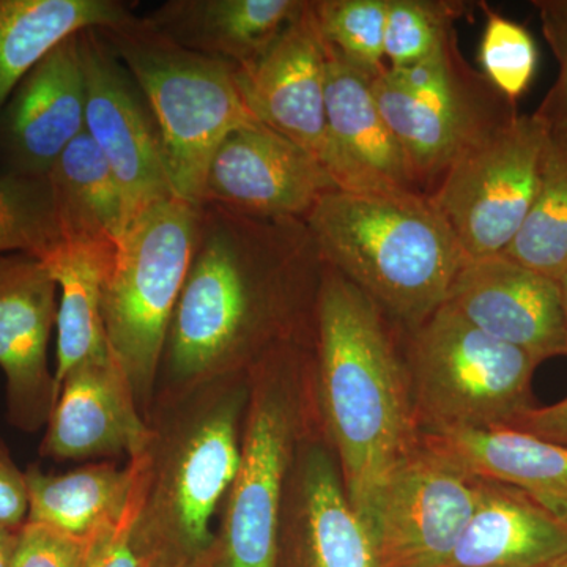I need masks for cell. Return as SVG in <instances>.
I'll return each mask as SVG.
<instances>
[{"mask_svg": "<svg viewBox=\"0 0 567 567\" xmlns=\"http://www.w3.org/2000/svg\"><path fill=\"white\" fill-rule=\"evenodd\" d=\"M18 532L20 528L0 527V567H10L14 546H17Z\"/></svg>", "mask_w": 567, "mask_h": 567, "instance_id": "cell-38", "label": "cell"}, {"mask_svg": "<svg viewBox=\"0 0 567 567\" xmlns=\"http://www.w3.org/2000/svg\"><path fill=\"white\" fill-rule=\"evenodd\" d=\"M559 295H561L563 317H565L566 328V354H567V270L558 279Z\"/></svg>", "mask_w": 567, "mask_h": 567, "instance_id": "cell-39", "label": "cell"}, {"mask_svg": "<svg viewBox=\"0 0 567 567\" xmlns=\"http://www.w3.org/2000/svg\"><path fill=\"white\" fill-rule=\"evenodd\" d=\"M470 475L522 488L567 516V446L511 427L420 432Z\"/></svg>", "mask_w": 567, "mask_h": 567, "instance_id": "cell-23", "label": "cell"}, {"mask_svg": "<svg viewBox=\"0 0 567 567\" xmlns=\"http://www.w3.org/2000/svg\"><path fill=\"white\" fill-rule=\"evenodd\" d=\"M333 177L295 142L251 121L216 148L205 175L203 205L264 219H301L327 194Z\"/></svg>", "mask_w": 567, "mask_h": 567, "instance_id": "cell-13", "label": "cell"}, {"mask_svg": "<svg viewBox=\"0 0 567 567\" xmlns=\"http://www.w3.org/2000/svg\"><path fill=\"white\" fill-rule=\"evenodd\" d=\"M28 522L47 525L78 539L96 540L125 516L136 487V461L128 465L92 464L62 475L31 465Z\"/></svg>", "mask_w": 567, "mask_h": 567, "instance_id": "cell-26", "label": "cell"}, {"mask_svg": "<svg viewBox=\"0 0 567 567\" xmlns=\"http://www.w3.org/2000/svg\"><path fill=\"white\" fill-rule=\"evenodd\" d=\"M548 48L558 62V76L535 115L550 133L567 134V0H533Z\"/></svg>", "mask_w": 567, "mask_h": 567, "instance_id": "cell-33", "label": "cell"}, {"mask_svg": "<svg viewBox=\"0 0 567 567\" xmlns=\"http://www.w3.org/2000/svg\"><path fill=\"white\" fill-rule=\"evenodd\" d=\"M117 244L102 240H61L40 257L61 290L58 308L55 383L78 365L112 353L103 320L104 290Z\"/></svg>", "mask_w": 567, "mask_h": 567, "instance_id": "cell-24", "label": "cell"}, {"mask_svg": "<svg viewBox=\"0 0 567 567\" xmlns=\"http://www.w3.org/2000/svg\"><path fill=\"white\" fill-rule=\"evenodd\" d=\"M328 267L406 333L445 303L466 257L421 193L327 194L306 216Z\"/></svg>", "mask_w": 567, "mask_h": 567, "instance_id": "cell-3", "label": "cell"}, {"mask_svg": "<svg viewBox=\"0 0 567 567\" xmlns=\"http://www.w3.org/2000/svg\"><path fill=\"white\" fill-rule=\"evenodd\" d=\"M153 429L114 353L74 368L59 386V398L41 454L55 461L126 456L148 450Z\"/></svg>", "mask_w": 567, "mask_h": 567, "instance_id": "cell-18", "label": "cell"}, {"mask_svg": "<svg viewBox=\"0 0 567 567\" xmlns=\"http://www.w3.org/2000/svg\"><path fill=\"white\" fill-rule=\"evenodd\" d=\"M29 496L24 472L0 445V527L18 529L28 522Z\"/></svg>", "mask_w": 567, "mask_h": 567, "instance_id": "cell-36", "label": "cell"}, {"mask_svg": "<svg viewBox=\"0 0 567 567\" xmlns=\"http://www.w3.org/2000/svg\"><path fill=\"white\" fill-rule=\"evenodd\" d=\"M62 240L48 175H0V256H44Z\"/></svg>", "mask_w": 567, "mask_h": 567, "instance_id": "cell-29", "label": "cell"}, {"mask_svg": "<svg viewBox=\"0 0 567 567\" xmlns=\"http://www.w3.org/2000/svg\"><path fill=\"white\" fill-rule=\"evenodd\" d=\"M240 388L208 391L142 454L134 533L156 567H203L215 544L212 522L241 462Z\"/></svg>", "mask_w": 567, "mask_h": 567, "instance_id": "cell-4", "label": "cell"}, {"mask_svg": "<svg viewBox=\"0 0 567 567\" xmlns=\"http://www.w3.org/2000/svg\"><path fill=\"white\" fill-rule=\"evenodd\" d=\"M308 0H169L144 20L183 50L246 70L259 61Z\"/></svg>", "mask_w": 567, "mask_h": 567, "instance_id": "cell-22", "label": "cell"}, {"mask_svg": "<svg viewBox=\"0 0 567 567\" xmlns=\"http://www.w3.org/2000/svg\"><path fill=\"white\" fill-rule=\"evenodd\" d=\"M95 543L25 522L18 532L10 567H89Z\"/></svg>", "mask_w": 567, "mask_h": 567, "instance_id": "cell-34", "label": "cell"}, {"mask_svg": "<svg viewBox=\"0 0 567 567\" xmlns=\"http://www.w3.org/2000/svg\"><path fill=\"white\" fill-rule=\"evenodd\" d=\"M315 360L347 498L372 535L380 496L420 445V425L390 320L327 264L317 295Z\"/></svg>", "mask_w": 567, "mask_h": 567, "instance_id": "cell-2", "label": "cell"}, {"mask_svg": "<svg viewBox=\"0 0 567 567\" xmlns=\"http://www.w3.org/2000/svg\"><path fill=\"white\" fill-rule=\"evenodd\" d=\"M134 18L118 0H0V112L29 71L63 41Z\"/></svg>", "mask_w": 567, "mask_h": 567, "instance_id": "cell-25", "label": "cell"}, {"mask_svg": "<svg viewBox=\"0 0 567 567\" xmlns=\"http://www.w3.org/2000/svg\"><path fill=\"white\" fill-rule=\"evenodd\" d=\"M324 44V43H323ZM324 107L338 158V186L350 193H421L404 151L383 118L372 78L324 44Z\"/></svg>", "mask_w": 567, "mask_h": 567, "instance_id": "cell-20", "label": "cell"}, {"mask_svg": "<svg viewBox=\"0 0 567 567\" xmlns=\"http://www.w3.org/2000/svg\"><path fill=\"white\" fill-rule=\"evenodd\" d=\"M550 130L535 114L477 142L447 167L427 194L466 260L509 248L539 188Z\"/></svg>", "mask_w": 567, "mask_h": 567, "instance_id": "cell-9", "label": "cell"}, {"mask_svg": "<svg viewBox=\"0 0 567 567\" xmlns=\"http://www.w3.org/2000/svg\"><path fill=\"white\" fill-rule=\"evenodd\" d=\"M312 364L315 347L287 344L249 365L240 468L203 567H278L284 496L303 424L298 385Z\"/></svg>", "mask_w": 567, "mask_h": 567, "instance_id": "cell-6", "label": "cell"}, {"mask_svg": "<svg viewBox=\"0 0 567 567\" xmlns=\"http://www.w3.org/2000/svg\"><path fill=\"white\" fill-rule=\"evenodd\" d=\"M237 81L252 117L315 156L338 185L324 107L327 54L312 0L259 61L237 69Z\"/></svg>", "mask_w": 567, "mask_h": 567, "instance_id": "cell-14", "label": "cell"}, {"mask_svg": "<svg viewBox=\"0 0 567 567\" xmlns=\"http://www.w3.org/2000/svg\"><path fill=\"white\" fill-rule=\"evenodd\" d=\"M62 240H102L118 244L125 210L118 183L87 133L59 156L48 173Z\"/></svg>", "mask_w": 567, "mask_h": 567, "instance_id": "cell-27", "label": "cell"}, {"mask_svg": "<svg viewBox=\"0 0 567 567\" xmlns=\"http://www.w3.org/2000/svg\"><path fill=\"white\" fill-rule=\"evenodd\" d=\"M375 102L427 196L458 156L517 117L502 95L458 51L431 87L412 91L386 70L371 81Z\"/></svg>", "mask_w": 567, "mask_h": 567, "instance_id": "cell-10", "label": "cell"}, {"mask_svg": "<svg viewBox=\"0 0 567 567\" xmlns=\"http://www.w3.org/2000/svg\"><path fill=\"white\" fill-rule=\"evenodd\" d=\"M511 429L567 446V398L543 409L533 406Z\"/></svg>", "mask_w": 567, "mask_h": 567, "instance_id": "cell-37", "label": "cell"}, {"mask_svg": "<svg viewBox=\"0 0 567 567\" xmlns=\"http://www.w3.org/2000/svg\"><path fill=\"white\" fill-rule=\"evenodd\" d=\"M567 555V516L522 488L481 480L445 567H547Z\"/></svg>", "mask_w": 567, "mask_h": 567, "instance_id": "cell-21", "label": "cell"}, {"mask_svg": "<svg viewBox=\"0 0 567 567\" xmlns=\"http://www.w3.org/2000/svg\"><path fill=\"white\" fill-rule=\"evenodd\" d=\"M55 293L58 284L39 257L0 256V369L7 380L10 423L25 432L48 424L59 398L48 363L58 323Z\"/></svg>", "mask_w": 567, "mask_h": 567, "instance_id": "cell-15", "label": "cell"}, {"mask_svg": "<svg viewBox=\"0 0 567 567\" xmlns=\"http://www.w3.org/2000/svg\"><path fill=\"white\" fill-rule=\"evenodd\" d=\"M481 494V480L421 442L395 468L372 527L382 567H445Z\"/></svg>", "mask_w": 567, "mask_h": 567, "instance_id": "cell-12", "label": "cell"}, {"mask_svg": "<svg viewBox=\"0 0 567 567\" xmlns=\"http://www.w3.org/2000/svg\"><path fill=\"white\" fill-rule=\"evenodd\" d=\"M100 32L151 107L175 196L200 207L216 148L233 130L256 121L238 87L237 66L183 50L144 18Z\"/></svg>", "mask_w": 567, "mask_h": 567, "instance_id": "cell-5", "label": "cell"}, {"mask_svg": "<svg viewBox=\"0 0 567 567\" xmlns=\"http://www.w3.org/2000/svg\"><path fill=\"white\" fill-rule=\"evenodd\" d=\"M388 0H312L323 43L372 80L386 70Z\"/></svg>", "mask_w": 567, "mask_h": 567, "instance_id": "cell-30", "label": "cell"}, {"mask_svg": "<svg viewBox=\"0 0 567 567\" xmlns=\"http://www.w3.org/2000/svg\"><path fill=\"white\" fill-rule=\"evenodd\" d=\"M405 368L420 432L511 427L533 409L539 361L443 303L409 333Z\"/></svg>", "mask_w": 567, "mask_h": 567, "instance_id": "cell-8", "label": "cell"}, {"mask_svg": "<svg viewBox=\"0 0 567 567\" xmlns=\"http://www.w3.org/2000/svg\"><path fill=\"white\" fill-rule=\"evenodd\" d=\"M547 567H567V555L557 559V561L551 563V565H548Z\"/></svg>", "mask_w": 567, "mask_h": 567, "instance_id": "cell-40", "label": "cell"}, {"mask_svg": "<svg viewBox=\"0 0 567 567\" xmlns=\"http://www.w3.org/2000/svg\"><path fill=\"white\" fill-rule=\"evenodd\" d=\"M78 35L29 71L0 112L2 144L14 173L48 175L63 151L85 132Z\"/></svg>", "mask_w": 567, "mask_h": 567, "instance_id": "cell-19", "label": "cell"}, {"mask_svg": "<svg viewBox=\"0 0 567 567\" xmlns=\"http://www.w3.org/2000/svg\"><path fill=\"white\" fill-rule=\"evenodd\" d=\"M134 461H136L137 476L132 502L122 520L96 539L89 567H156L134 533L142 494L141 457Z\"/></svg>", "mask_w": 567, "mask_h": 567, "instance_id": "cell-35", "label": "cell"}, {"mask_svg": "<svg viewBox=\"0 0 567 567\" xmlns=\"http://www.w3.org/2000/svg\"><path fill=\"white\" fill-rule=\"evenodd\" d=\"M503 256L555 281L567 270V134L550 133L535 200Z\"/></svg>", "mask_w": 567, "mask_h": 567, "instance_id": "cell-28", "label": "cell"}, {"mask_svg": "<svg viewBox=\"0 0 567 567\" xmlns=\"http://www.w3.org/2000/svg\"><path fill=\"white\" fill-rule=\"evenodd\" d=\"M278 567H382L330 451L301 443L284 496Z\"/></svg>", "mask_w": 567, "mask_h": 567, "instance_id": "cell-16", "label": "cell"}, {"mask_svg": "<svg viewBox=\"0 0 567 567\" xmlns=\"http://www.w3.org/2000/svg\"><path fill=\"white\" fill-rule=\"evenodd\" d=\"M486 14L480 43L481 73L509 102L518 103L535 80L539 51L535 37L520 22L480 2Z\"/></svg>", "mask_w": 567, "mask_h": 567, "instance_id": "cell-32", "label": "cell"}, {"mask_svg": "<svg viewBox=\"0 0 567 567\" xmlns=\"http://www.w3.org/2000/svg\"><path fill=\"white\" fill-rule=\"evenodd\" d=\"M324 262L301 219L200 205L192 265L159 372L192 391L287 344L315 346Z\"/></svg>", "mask_w": 567, "mask_h": 567, "instance_id": "cell-1", "label": "cell"}, {"mask_svg": "<svg viewBox=\"0 0 567 567\" xmlns=\"http://www.w3.org/2000/svg\"><path fill=\"white\" fill-rule=\"evenodd\" d=\"M78 40L84 73L85 133L118 183L125 233L152 205L175 194L158 130L140 85L100 29L81 32Z\"/></svg>", "mask_w": 567, "mask_h": 567, "instance_id": "cell-11", "label": "cell"}, {"mask_svg": "<svg viewBox=\"0 0 567 567\" xmlns=\"http://www.w3.org/2000/svg\"><path fill=\"white\" fill-rule=\"evenodd\" d=\"M470 3L457 0H388L385 59L391 69H405L435 54Z\"/></svg>", "mask_w": 567, "mask_h": 567, "instance_id": "cell-31", "label": "cell"}, {"mask_svg": "<svg viewBox=\"0 0 567 567\" xmlns=\"http://www.w3.org/2000/svg\"><path fill=\"white\" fill-rule=\"evenodd\" d=\"M445 303L477 330L524 350L539 363L566 354L558 282L503 254L466 260Z\"/></svg>", "mask_w": 567, "mask_h": 567, "instance_id": "cell-17", "label": "cell"}, {"mask_svg": "<svg viewBox=\"0 0 567 567\" xmlns=\"http://www.w3.org/2000/svg\"><path fill=\"white\" fill-rule=\"evenodd\" d=\"M199 207L159 200L117 244L103 300L112 353L128 377L142 415L152 401L175 306L196 248Z\"/></svg>", "mask_w": 567, "mask_h": 567, "instance_id": "cell-7", "label": "cell"}]
</instances>
